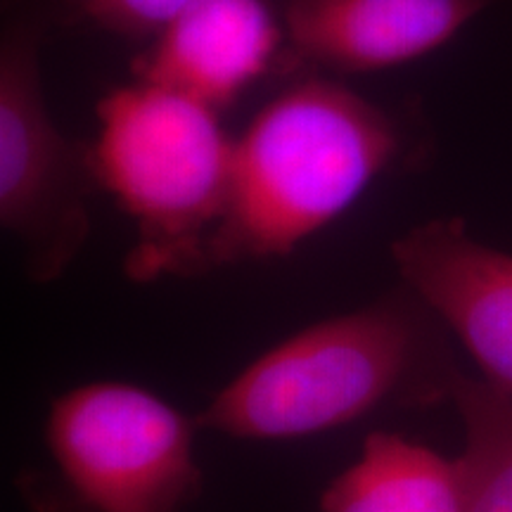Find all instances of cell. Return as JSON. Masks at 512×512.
<instances>
[{
	"label": "cell",
	"instance_id": "6da1fadb",
	"mask_svg": "<svg viewBox=\"0 0 512 512\" xmlns=\"http://www.w3.org/2000/svg\"><path fill=\"white\" fill-rule=\"evenodd\" d=\"M403 152L387 110L332 81L292 86L235 140L228 214L209 268L285 256L347 211Z\"/></svg>",
	"mask_w": 512,
	"mask_h": 512
},
{
	"label": "cell",
	"instance_id": "7a4b0ae2",
	"mask_svg": "<svg viewBox=\"0 0 512 512\" xmlns=\"http://www.w3.org/2000/svg\"><path fill=\"white\" fill-rule=\"evenodd\" d=\"M408 290L309 325L230 380L197 425L233 439H302L366 418L384 403L448 399L456 366Z\"/></svg>",
	"mask_w": 512,
	"mask_h": 512
},
{
	"label": "cell",
	"instance_id": "3957f363",
	"mask_svg": "<svg viewBox=\"0 0 512 512\" xmlns=\"http://www.w3.org/2000/svg\"><path fill=\"white\" fill-rule=\"evenodd\" d=\"M98 124V183L138 230L126 256L128 278L152 283L159 275L207 271L235 171V140L219 110L136 79L100 100Z\"/></svg>",
	"mask_w": 512,
	"mask_h": 512
},
{
	"label": "cell",
	"instance_id": "277c9868",
	"mask_svg": "<svg viewBox=\"0 0 512 512\" xmlns=\"http://www.w3.org/2000/svg\"><path fill=\"white\" fill-rule=\"evenodd\" d=\"M55 479H27L34 512H183L200 496L192 422L157 394L91 382L50 406Z\"/></svg>",
	"mask_w": 512,
	"mask_h": 512
},
{
	"label": "cell",
	"instance_id": "5b68a950",
	"mask_svg": "<svg viewBox=\"0 0 512 512\" xmlns=\"http://www.w3.org/2000/svg\"><path fill=\"white\" fill-rule=\"evenodd\" d=\"M48 0H3L0 38V223L34 283H55L91 233L93 145L69 138L41 83Z\"/></svg>",
	"mask_w": 512,
	"mask_h": 512
},
{
	"label": "cell",
	"instance_id": "8992f818",
	"mask_svg": "<svg viewBox=\"0 0 512 512\" xmlns=\"http://www.w3.org/2000/svg\"><path fill=\"white\" fill-rule=\"evenodd\" d=\"M401 280L456 332L484 380L512 396V254L472 238L463 219H432L392 245Z\"/></svg>",
	"mask_w": 512,
	"mask_h": 512
},
{
	"label": "cell",
	"instance_id": "52a82bcc",
	"mask_svg": "<svg viewBox=\"0 0 512 512\" xmlns=\"http://www.w3.org/2000/svg\"><path fill=\"white\" fill-rule=\"evenodd\" d=\"M494 0H271L292 53L335 72H382L453 41Z\"/></svg>",
	"mask_w": 512,
	"mask_h": 512
},
{
	"label": "cell",
	"instance_id": "ba28073f",
	"mask_svg": "<svg viewBox=\"0 0 512 512\" xmlns=\"http://www.w3.org/2000/svg\"><path fill=\"white\" fill-rule=\"evenodd\" d=\"M283 41L271 0H195L150 38L133 72L221 112L273 67Z\"/></svg>",
	"mask_w": 512,
	"mask_h": 512
},
{
	"label": "cell",
	"instance_id": "9c48e42d",
	"mask_svg": "<svg viewBox=\"0 0 512 512\" xmlns=\"http://www.w3.org/2000/svg\"><path fill=\"white\" fill-rule=\"evenodd\" d=\"M463 460L399 434L375 432L320 498V512H467Z\"/></svg>",
	"mask_w": 512,
	"mask_h": 512
},
{
	"label": "cell",
	"instance_id": "30bf717a",
	"mask_svg": "<svg viewBox=\"0 0 512 512\" xmlns=\"http://www.w3.org/2000/svg\"><path fill=\"white\" fill-rule=\"evenodd\" d=\"M448 399L465 430L460 460L470 484L467 512H512V396L456 368Z\"/></svg>",
	"mask_w": 512,
	"mask_h": 512
},
{
	"label": "cell",
	"instance_id": "8fae6325",
	"mask_svg": "<svg viewBox=\"0 0 512 512\" xmlns=\"http://www.w3.org/2000/svg\"><path fill=\"white\" fill-rule=\"evenodd\" d=\"M195 0H53L57 12L128 41L152 38Z\"/></svg>",
	"mask_w": 512,
	"mask_h": 512
}]
</instances>
